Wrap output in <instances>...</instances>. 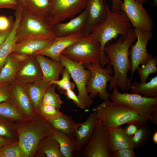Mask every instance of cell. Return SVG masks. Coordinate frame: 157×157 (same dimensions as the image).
Segmentation results:
<instances>
[{
    "label": "cell",
    "mask_w": 157,
    "mask_h": 157,
    "mask_svg": "<svg viewBox=\"0 0 157 157\" xmlns=\"http://www.w3.org/2000/svg\"><path fill=\"white\" fill-rule=\"evenodd\" d=\"M136 39L135 29L132 27L125 38L121 36L115 42L112 44L108 42L105 47L104 51L110 60L108 64L113 67L114 71L108 86L109 91L113 90L115 85L123 90L128 89L127 74L132 69L131 63L129 57V49Z\"/></svg>",
    "instance_id": "obj_1"
},
{
    "label": "cell",
    "mask_w": 157,
    "mask_h": 157,
    "mask_svg": "<svg viewBox=\"0 0 157 157\" xmlns=\"http://www.w3.org/2000/svg\"><path fill=\"white\" fill-rule=\"evenodd\" d=\"M18 145L26 157H33L40 142L55 130L39 112L30 119L17 122Z\"/></svg>",
    "instance_id": "obj_2"
},
{
    "label": "cell",
    "mask_w": 157,
    "mask_h": 157,
    "mask_svg": "<svg viewBox=\"0 0 157 157\" xmlns=\"http://www.w3.org/2000/svg\"><path fill=\"white\" fill-rule=\"evenodd\" d=\"M94 110L102 125L108 130L126 124L139 126L149 121L127 106L116 101H104Z\"/></svg>",
    "instance_id": "obj_3"
},
{
    "label": "cell",
    "mask_w": 157,
    "mask_h": 157,
    "mask_svg": "<svg viewBox=\"0 0 157 157\" xmlns=\"http://www.w3.org/2000/svg\"><path fill=\"white\" fill-rule=\"evenodd\" d=\"M106 16L104 21L96 27L88 35L98 41L102 51L106 45L119 34L125 38L132 26L125 13L120 10L112 12L104 0Z\"/></svg>",
    "instance_id": "obj_4"
},
{
    "label": "cell",
    "mask_w": 157,
    "mask_h": 157,
    "mask_svg": "<svg viewBox=\"0 0 157 157\" xmlns=\"http://www.w3.org/2000/svg\"><path fill=\"white\" fill-rule=\"evenodd\" d=\"M61 54L85 68L89 65L99 63L104 68L110 60L107 54L103 51L100 43L89 36L83 37L65 49Z\"/></svg>",
    "instance_id": "obj_5"
},
{
    "label": "cell",
    "mask_w": 157,
    "mask_h": 157,
    "mask_svg": "<svg viewBox=\"0 0 157 157\" xmlns=\"http://www.w3.org/2000/svg\"><path fill=\"white\" fill-rule=\"evenodd\" d=\"M16 36V43L31 40L53 39L56 38L46 20L23 7Z\"/></svg>",
    "instance_id": "obj_6"
},
{
    "label": "cell",
    "mask_w": 157,
    "mask_h": 157,
    "mask_svg": "<svg viewBox=\"0 0 157 157\" xmlns=\"http://www.w3.org/2000/svg\"><path fill=\"white\" fill-rule=\"evenodd\" d=\"M116 86L114 85L113 91L110 96L112 101L127 106L153 125H157V97H147L138 94L121 93L118 91Z\"/></svg>",
    "instance_id": "obj_7"
},
{
    "label": "cell",
    "mask_w": 157,
    "mask_h": 157,
    "mask_svg": "<svg viewBox=\"0 0 157 157\" xmlns=\"http://www.w3.org/2000/svg\"><path fill=\"white\" fill-rule=\"evenodd\" d=\"M108 64L105 68L99 63L91 64L85 67L90 72V78L87 83V92L90 98H94L98 96L101 99L109 100L110 94L107 90L108 82L110 81L113 76V68Z\"/></svg>",
    "instance_id": "obj_8"
},
{
    "label": "cell",
    "mask_w": 157,
    "mask_h": 157,
    "mask_svg": "<svg viewBox=\"0 0 157 157\" xmlns=\"http://www.w3.org/2000/svg\"><path fill=\"white\" fill-rule=\"evenodd\" d=\"M60 61L69 72L76 85L78 91L77 96L85 108L90 107L93 103L87 90V82L90 78L91 73L86 69L81 63L73 61L61 54Z\"/></svg>",
    "instance_id": "obj_9"
},
{
    "label": "cell",
    "mask_w": 157,
    "mask_h": 157,
    "mask_svg": "<svg viewBox=\"0 0 157 157\" xmlns=\"http://www.w3.org/2000/svg\"><path fill=\"white\" fill-rule=\"evenodd\" d=\"M88 0H51L48 22L51 27L71 18L85 8Z\"/></svg>",
    "instance_id": "obj_10"
},
{
    "label": "cell",
    "mask_w": 157,
    "mask_h": 157,
    "mask_svg": "<svg viewBox=\"0 0 157 157\" xmlns=\"http://www.w3.org/2000/svg\"><path fill=\"white\" fill-rule=\"evenodd\" d=\"M108 131L99 120L89 141L79 155L84 157H112L108 146Z\"/></svg>",
    "instance_id": "obj_11"
},
{
    "label": "cell",
    "mask_w": 157,
    "mask_h": 157,
    "mask_svg": "<svg viewBox=\"0 0 157 157\" xmlns=\"http://www.w3.org/2000/svg\"><path fill=\"white\" fill-rule=\"evenodd\" d=\"M120 10L124 12L134 28L151 32L153 23L147 10L135 0H123Z\"/></svg>",
    "instance_id": "obj_12"
},
{
    "label": "cell",
    "mask_w": 157,
    "mask_h": 157,
    "mask_svg": "<svg viewBox=\"0 0 157 157\" xmlns=\"http://www.w3.org/2000/svg\"><path fill=\"white\" fill-rule=\"evenodd\" d=\"M135 29L137 36V41L134 44H132L129 51L130 59L132 64L131 74L127 84L129 88L132 77L134 73L139 67V65L145 64L151 57V54L149 53L147 50V45L149 41L153 35L151 32L144 31Z\"/></svg>",
    "instance_id": "obj_13"
},
{
    "label": "cell",
    "mask_w": 157,
    "mask_h": 157,
    "mask_svg": "<svg viewBox=\"0 0 157 157\" xmlns=\"http://www.w3.org/2000/svg\"><path fill=\"white\" fill-rule=\"evenodd\" d=\"M11 99L26 119L32 118L35 111L30 99L25 84L14 80L11 86Z\"/></svg>",
    "instance_id": "obj_14"
},
{
    "label": "cell",
    "mask_w": 157,
    "mask_h": 157,
    "mask_svg": "<svg viewBox=\"0 0 157 157\" xmlns=\"http://www.w3.org/2000/svg\"><path fill=\"white\" fill-rule=\"evenodd\" d=\"M98 120L94 110L85 122L77 124L74 133L76 142L74 156H79L89 141Z\"/></svg>",
    "instance_id": "obj_15"
},
{
    "label": "cell",
    "mask_w": 157,
    "mask_h": 157,
    "mask_svg": "<svg viewBox=\"0 0 157 157\" xmlns=\"http://www.w3.org/2000/svg\"><path fill=\"white\" fill-rule=\"evenodd\" d=\"M88 11L86 7L79 15L65 23H60L51 26L56 37L66 36L75 34L83 35L87 22Z\"/></svg>",
    "instance_id": "obj_16"
},
{
    "label": "cell",
    "mask_w": 157,
    "mask_h": 157,
    "mask_svg": "<svg viewBox=\"0 0 157 157\" xmlns=\"http://www.w3.org/2000/svg\"><path fill=\"white\" fill-rule=\"evenodd\" d=\"M82 37V35L79 34L56 37L50 45L36 52L33 55H41L50 58L55 62H60V57L62 52Z\"/></svg>",
    "instance_id": "obj_17"
},
{
    "label": "cell",
    "mask_w": 157,
    "mask_h": 157,
    "mask_svg": "<svg viewBox=\"0 0 157 157\" xmlns=\"http://www.w3.org/2000/svg\"><path fill=\"white\" fill-rule=\"evenodd\" d=\"M105 0H88L86 7L88 16L86 28L83 37L88 36L105 19L106 12Z\"/></svg>",
    "instance_id": "obj_18"
},
{
    "label": "cell",
    "mask_w": 157,
    "mask_h": 157,
    "mask_svg": "<svg viewBox=\"0 0 157 157\" xmlns=\"http://www.w3.org/2000/svg\"><path fill=\"white\" fill-rule=\"evenodd\" d=\"M43 73L40 65L33 55L30 56L22 64L15 80L24 84L42 80Z\"/></svg>",
    "instance_id": "obj_19"
},
{
    "label": "cell",
    "mask_w": 157,
    "mask_h": 157,
    "mask_svg": "<svg viewBox=\"0 0 157 157\" xmlns=\"http://www.w3.org/2000/svg\"><path fill=\"white\" fill-rule=\"evenodd\" d=\"M132 136L127 134L125 129L121 126L108 130V144L112 156L114 152L120 149L126 148H135Z\"/></svg>",
    "instance_id": "obj_20"
},
{
    "label": "cell",
    "mask_w": 157,
    "mask_h": 157,
    "mask_svg": "<svg viewBox=\"0 0 157 157\" xmlns=\"http://www.w3.org/2000/svg\"><path fill=\"white\" fill-rule=\"evenodd\" d=\"M34 56L42 70L43 80L49 83L59 80L60 75L64 67L60 62H55L41 55Z\"/></svg>",
    "instance_id": "obj_21"
},
{
    "label": "cell",
    "mask_w": 157,
    "mask_h": 157,
    "mask_svg": "<svg viewBox=\"0 0 157 157\" xmlns=\"http://www.w3.org/2000/svg\"><path fill=\"white\" fill-rule=\"evenodd\" d=\"M15 11L16 19L12 29L0 46V70L8 57L13 52L16 43L17 30L20 22L22 10L18 8Z\"/></svg>",
    "instance_id": "obj_22"
},
{
    "label": "cell",
    "mask_w": 157,
    "mask_h": 157,
    "mask_svg": "<svg viewBox=\"0 0 157 157\" xmlns=\"http://www.w3.org/2000/svg\"><path fill=\"white\" fill-rule=\"evenodd\" d=\"M34 157H64L58 142L53 135L48 136L39 144Z\"/></svg>",
    "instance_id": "obj_23"
},
{
    "label": "cell",
    "mask_w": 157,
    "mask_h": 157,
    "mask_svg": "<svg viewBox=\"0 0 157 157\" xmlns=\"http://www.w3.org/2000/svg\"><path fill=\"white\" fill-rule=\"evenodd\" d=\"M55 38L31 40L17 43L12 53L28 56L33 55L36 52L50 45Z\"/></svg>",
    "instance_id": "obj_24"
},
{
    "label": "cell",
    "mask_w": 157,
    "mask_h": 157,
    "mask_svg": "<svg viewBox=\"0 0 157 157\" xmlns=\"http://www.w3.org/2000/svg\"><path fill=\"white\" fill-rule=\"evenodd\" d=\"M25 84L33 107L37 112L44 94L50 85L42 79Z\"/></svg>",
    "instance_id": "obj_25"
},
{
    "label": "cell",
    "mask_w": 157,
    "mask_h": 157,
    "mask_svg": "<svg viewBox=\"0 0 157 157\" xmlns=\"http://www.w3.org/2000/svg\"><path fill=\"white\" fill-rule=\"evenodd\" d=\"M55 130L70 136H74L77 124L72 116L62 113L57 117L46 119Z\"/></svg>",
    "instance_id": "obj_26"
},
{
    "label": "cell",
    "mask_w": 157,
    "mask_h": 157,
    "mask_svg": "<svg viewBox=\"0 0 157 157\" xmlns=\"http://www.w3.org/2000/svg\"><path fill=\"white\" fill-rule=\"evenodd\" d=\"M24 62L20 61L13 54L11 53L0 70V83L12 82L15 80L17 72Z\"/></svg>",
    "instance_id": "obj_27"
},
{
    "label": "cell",
    "mask_w": 157,
    "mask_h": 157,
    "mask_svg": "<svg viewBox=\"0 0 157 157\" xmlns=\"http://www.w3.org/2000/svg\"><path fill=\"white\" fill-rule=\"evenodd\" d=\"M129 89L131 93L140 94L144 97H157V76L148 82L138 83L135 79L133 83H131Z\"/></svg>",
    "instance_id": "obj_28"
},
{
    "label": "cell",
    "mask_w": 157,
    "mask_h": 157,
    "mask_svg": "<svg viewBox=\"0 0 157 157\" xmlns=\"http://www.w3.org/2000/svg\"><path fill=\"white\" fill-rule=\"evenodd\" d=\"M53 136L58 142L61 152L64 157L74 156L76 142L74 136H69L55 130Z\"/></svg>",
    "instance_id": "obj_29"
},
{
    "label": "cell",
    "mask_w": 157,
    "mask_h": 157,
    "mask_svg": "<svg viewBox=\"0 0 157 157\" xmlns=\"http://www.w3.org/2000/svg\"><path fill=\"white\" fill-rule=\"evenodd\" d=\"M0 117L16 122L26 119L11 99L0 103Z\"/></svg>",
    "instance_id": "obj_30"
},
{
    "label": "cell",
    "mask_w": 157,
    "mask_h": 157,
    "mask_svg": "<svg viewBox=\"0 0 157 157\" xmlns=\"http://www.w3.org/2000/svg\"><path fill=\"white\" fill-rule=\"evenodd\" d=\"M25 2L23 7L30 10L48 22L51 8V0H25Z\"/></svg>",
    "instance_id": "obj_31"
},
{
    "label": "cell",
    "mask_w": 157,
    "mask_h": 157,
    "mask_svg": "<svg viewBox=\"0 0 157 157\" xmlns=\"http://www.w3.org/2000/svg\"><path fill=\"white\" fill-rule=\"evenodd\" d=\"M17 122L0 117V137L18 141Z\"/></svg>",
    "instance_id": "obj_32"
},
{
    "label": "cell",
    "mask_w": 157,
    "mask_h": 157,
    "mask_svg": "<svg viewBox=\"0 0 157 157\" xmlns=\"http://www.w3.org/2000/svg\"><path fill=\"white\" fill-rule=\"evenodd\" d=\"M137 126L138 129L132 138L135 149L146 144L151 134L150 127L147 123Z\"/></svg>",
    "instance_id": "obj_33"
},
{
    "label": "cell",
    "mask_w": 157,
    "mask_h": 157,
    "mask_svg": "<svg viewBox=\"0 0 157 157\" xmlns=\"http://www.w3.org/2000/svg\"><path fill=\"white\" fill-rule=\"evenodd\" d=\"M56 85H50L47 89L43 98L41 104L52 105L58 109L64 103L60 95L55 92Z\"/></svg>",
    "instance_id": "obj_34"
},
{
    "label": "cell",
    "mask_w": 157,
    "mask_h": 157,
    "mask_svg": "<svg viewBox=\"0 0 157 157\" xmlns=\"http://www.w3.org/2000/svg\"><path fill=\"white\" fill-rule=\"evenodd\" d=\"M157 61L156 57H152L145 64L142 65L137 69L140 75V82H147V78L150 74L157 72Z\"/></svg>",
    "instance_id": "obj_35"
},
{
    "label": "cell",
    "mask_w": 157,
    "mask_h": 157,
    "mask_svg": "<svg viewBox=\"0 0 157 157\" xmlns=\"http://www.w3.org/2000/svg\"><path fill=\"white\" fill-rule=\"evenodd\" d=\"M62 78L60 80L53 81L49 83L50 85L53 84L57 86L59 91L62 94L69 90H73L75 87V84L70 81L71 76L68 71L65 68L61 73Z\"/></svg>",
    "instance_id": "obj_36"
},
{
    "label": "cell",
    "mask_w": 157,
    "mask_h": 157,
    "mask_svg": "<svg viewBox=\"0 0 157 157\" xmlns=\"http://www.w3.org/2000/svg\"><path fill=\"white\" fill-rule=\"evenodd\" d=\"M37 112L46 119L54 118L63 113L59 109L55 106L49 104H40Z\"/></svg>",
    "instance_id": "obj_37"
},
{
    "label": "cell",
    "mask_w": 157,
    "mask_h": 157,
    "mask_svg": "<svg viewBox=\"0 0 157 157\" xmlns=\"http://www.w3.org/2000/svg\"><path fill=\"white\" fill-rule=\"evenodd\" d=\"M18 142L0 150L1 157H26L19 147Z\"/></svg>",
    "instance_id": "obj_38"
},
{
    "label": "cell",
    "mask_w": 157,
    "mask_h": 157,
    "mask_svg": "<svg viewBox=\"0 0 157 157\" xmlns=\"http://www.w3.org/2000/svg\"><path fill=\"white\" fill-rule=\"evenodd\" d=\"M12 83H0V103L11 99Z\"/></svg>",
    "instance_id": "obj_39"
},
{
    "label": "cell",
    "mask_w": 157,
    "mask_h": 157,
    "mask_svg": "<svg viewBox=\"0 0 157 157\" xmlns=\"http://www.w3.org/2000/svg\"><path fill=\"white\" fill-rule=\"evenodd\" d=\"M14 21L12 16L7 17L3 15H0V31H6L12 27Z\"/></svg>",
    "instance_id": "obj_40"
},
{
    "label": "cell",
    "mask_w": 157,
    "mask_h": 157,
    "mask_svg": "<svg viewBox=\"0 0 157 157\" xmlns=\"http://www.w3.org/2000/svg\"><path fill=\"white\" fill-rule=\"evenodd\" d=\"M133 149L130 148L120 149L114 152L112 157H136Z\"/></svg>",
    "instance_id": "obj_41"
},
{
    "label": "cell",
    "mask_w": 157,
    "mask_h": 157,
    "mask_svg": "<svg viewBox=\"0 0 157 157\" xmlns=\"http://www.w3.org/2000/svg\"><path fill=\"white\" fill-rule=\"evenodd\" d=\"M20 5L18 0H0V9L8 8L16 10Z\"/></svg>",
    "instance_id": "obj_42"
},
{
    "label": "cell",
    "mask_w": 157,
    "mask_h": 157,
    "mask_svg": "<svg viewBox=\"0 0 157 157\" xmlns=\"http://www.w3.org/2000/svg\"><path fill=\"white\" fill-rule=\"evenodd\" d=\"M64 94L69 99L72 100L78 107L81 109H85L80 102L77 95L76 94L73 90H68L65 91Z\"/></svg>",
    "instance_id": "obj_43"
},
{
    "label": "cell",
    "mask_w": 157,
    "mask_h": 157,
    "mask_svg": "<svg viewBox=\"0 0 157 157\" xmlns=\"http://www.w3.org/2000/svg\"><path fill=\"white\" fill-rule=\"evenodd\" d=\"M18 142L0 137V150Z\"/></svg>",
    "instance_id": "obj_44"
},
{
    "label": "cell",
    "mask_w": 157,
    "mask_h": 157,
    "mask_svg": "<svg viewBox=\"0 0 157 157\" xmlns=\"http://www.w3.org/2000/svg\"><path fill=\"white\" fill-rule=\"evenodd\" d=\"M128 124L125 129V132L129 135H133L138 129V126L133 123Z\"/></svg>",
    "instance_id": "obj_45"
},
{
    "label": "cell",
    "mask_w": 157,
    "mask_h": 157,
    "mask_svg": "<svg viewBox=\"0 0 157 157\" xmlns=\"http://www.w3.org/2000/svg\"><path fill=\"white\" fill-rule=\"evenodd\" d=\"M112 4L111 10L113 12H119L120 7L122 1L121 0H112Z\"/></svg>",
    "instance_id": "obj_46"
},
{
    "label": "cell",
    "mask_w": 157,
    "mask_h": 157,
    "mask_svg": "<svg viewBox=\"0 0 157 157\" xmlns=\"http://www.w3.org/2000/svg\"><path fill=\"white\" fill-rule=\"evenodd\" d=\"M13 26L6 31H0V46L5 41L9 33L11 32Z\"/></svg>",
    "instance_id": "obj_47"
},
{
    "label": "cell",
    "mask_w": 157,
    "mask_h": 157,
    "mask_svg": "<svg viewBox=\"0 0 157 157\" xmlns=\"http://www.w3.org/2000/svg\"><path fill=\"white\" fill-rule=\"evenodd\" d=\"M152 140L155 144H157V131H156L154 133L152 136Z\"/></svg>",
    "instance_id": "obj_48"
},
{
    "label": "cell",
    "mask_w": 157,
    "mask_h": 157,
    "mask_svg": "<svg viewBox=\"0 0 157 157\" xmlns=\"http://www.w3.org/2000/svg\"><path fill=\"white\" fill-rule=\"evenodd\" d=\"M140 4L143 5L144 2L148 1L149 0H135Z\"/></svg>",
    "instance_id": "obj_49"
},
{
    "label": "cell",
    "mask_w": 157,
    "mask_h": 157,
    "mask_svg": "<svg viewBox=\"0 0 157 157\" xmlns=\"http://www.w3.org/2000/svg\"><path fill=\"white\" fill-rule=\"evenodd\" d=\"M20 4L22 5V6H24L25 5V0H18Z\"/></svg>",
    "instance_id": "obj_50"
},
{
    "label": "cell",
    "mask_w": 157,
    "mask_h": 157,
    "mask_svg": "<svg viewBox=\"0 0 157 157\" xmlns=\"http://www.w3.org/2000/svg\"><path fill=\"white\" fill-rule=\"evenodd\" d=\"M153 4L156 6L157 5V0H153Z\"/></svg>",
    "instance_id": "obj_51"
},
{
    "label": "cell",
    "mask_w": 157,
    "mask_h": 157,
    "mask_svg": "<svg viewBox=\"0 0 157 157\" xmlns=\"http://www.w3.org/2000/svg\"><path fill=\"white\" fill-rule=\"evenodd\" d=\"M0 157H1V153H0Z\"/></svg>",
    "instance_id": "obj_52"
}]
</instances>
